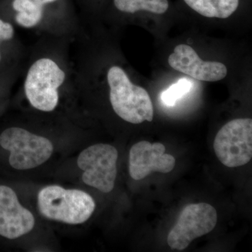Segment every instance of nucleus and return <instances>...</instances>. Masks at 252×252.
Wrapping results in <instances>:
<instances>
[{
  "instance_id": "423d86ee",
  "label": "nucleus",
  "mask_w": 252,
  "mask_h": 252,
  "mask_svg": "<svg viewBox=\"0 0 252 252\" xmlns=\"http://www.w3.org/2000/svg\"><path fill=\"white\" fill-rule=\"evenodd\" d=\"M117 149L110 144H97L84 149L77 159L78 166L84 170L82 180L102 193L112 191L117 179Z\"/></svg>"
},
{
  "instance_id": "4468645a",
  "label": "nucleus",
  "mask_w": 252,
  "mask_h": 252,
  "mask_svg": "<svg viewBox=\"0 0 252 252\" xmlns=\"http://www.w3.org/2000/svg\"><path fill=\"white\" fill-rule=\"evenodd\" d=\"M15 31L14 26L9 21L0 18V39L11 41L14 39Z\"/></svg>"
},
{
  "instance_id": "39448f33",
  "label": "nucleus",
  "mask_w": 252,
  "mask_h": 252,
  "mask_svg": "<svg viewBox=\"0 0 252 252\" xmlns=\"http://www.w3.org/2000/svg\"><path fill=\"white\" fill-rule=\"evenodd\" d=\"M215 154L223 165L236 167L246 165L252 158V120L230 121L219 131L214 142Z\"/></svg>"
},
{
  "instance_id": "20e7f679",
  "label": "nucleus",
  "mask_w": 252,
  "mask_h": 252,
  "mask_svg": "<svg viewBox=\"0 0 252 252\" xmlns=\"http://www.w3.org/2000/svg\"><path fill=\"white\" fill-rule=\"evenodd\" d=\"M64 80L65 73L54 60H36L30 67L25 81L26 97L34 108L52 112L59 104V89Z\"/></svg>"
},
{
  "instance_id": "1a4fd4ad",
  "label": "nucleus",
  "mask_w": 252,
  "mask_h": 252,
  "mask_svg": "<svg viewBox=\"0 0 252 252\" xmlns=\"http://www.w3.org/2000/svg\"><path fill=\"white\" fill-rule=\"evenodd\" d=\"M168 63L175 70L197 80L215 82L224 79L227 68L223 63L204 61L195 50L187 44H180L169 56Z\"/></svg>"
},
{
  "instance_id": "0eeeda50",
  "label": "nucleus",
  "mask_w": 252,
  "mask_h": 252,
  "mask_svg": "<svg viewBox=\"0 0 252 252\" xmlns=\"http://www.w3.org/2000/svg\"><path fill=\"white\" fill-rule=\"evenodd\" d=\"M217 222V210L210 204L187 205L169 233L167 244L173 250H185L194 240L210 233Z\"/></svg>"
},
{
  "instance_id": "f8f14e48",
  "label": "nucleus",
  "mask_w": 252,
  "mask_h": 252,
  "mask_svg": "<svg viewBox=\"0 0 252 252\" xmlns=\"http://www.w3.org/2000/svg\"><path fill=\"white\" fill-rule=\"evenodd\" d=\"M119 11L134 14L139 11H147L153 14H162L168 9L167 0H114Z\"/></svg>"
},
{
  "instance_id": "ddd939ff",
  "label": "nucleus",
  "mask_w": 252,
  "mask_h": 252,
  "mask_svg": "<svg viewBox=\"0 0 252 252\" xmlns=\"http://www.w3.org/2000/svg\"><path fill=\"white\" fill-rule=\"evenodd\" d=\"M192 88V82L189 79L182 78L167 90L160 94V99L165 105L174 106L177 100L188 94Z\"/></svg>"
},
{
  "instance_id": "f03ea898",
  "label": "nucleus",
  "mask_w": 252,
  "mask_h": 252,
  "mask_svg": "<svg viewBox=\"0 0 252 252\" xmlns=\"http://www.w3.org/2000/svg\"><path fill=\"white\" fill-rule=\"evenodd\" d=\"M107 82L112 108L123 120L132 124L153 121V104L148 93L132 84L122 67L109 68Z\"/></svg>"
},
{
  "instance_id": "dca6fc26",
  "label": "nucleus",
  "mask_w": 252,
  "mask_h": 252,
  "mask_svg": "<svg viewBox=\"0 0 252 252\" xmlns=\"http://www.w3.org/2000/svg\"><path fill=\"white\" fill-rule=\"evenodd\" d=\"M0 89H1V88H0Z\"/></svg>"
},
{
  "instance_id": "7ed1b4c3",
  "label": "nucleus",
  "mask_w": 252,
  "mask_h": 252,
  "mask_svg": "<svg viewBox=\"0 0 252 252\" xmlns=\"http://www.w3.org/2000/svg\"><path fill=\"white\" fill-rule=\"evenodd\" d=\"M0 149L8 152L11 168L26 170L42 165L52 156V142L26 129L10 126L0 131Z\"/></svg>"
},
{
  "instance_id": "9d476101",
  "label": "nucleus",
  "mask_w": 252,
  "mask_h": 252,
  "mask_svg": "<svg viewBox=\"0 0 252 252\" xmlns=\"http://www.w3.org/2000/svg\"><path fill=\"white\" fill-rule=\"evenodd\" d=\"M199 14L207 18H227L236 11L239 0H184Z\"/></svg>"
},
{
  "instance_id": "9b49d317",
  "label": "nucleus",
  "mask_w": 252,
  "mask_h": 252,
  "mask_svg": "<svg viewBox=\"0 0 252 252\" xmlns=\"http://www.w3.org/2000/svg\"><path fill=\"white\" fill-rule=\"evenodd\" d=\"M12 7L16 12L15 21L21 27H35L42 19L43 6L29 0H14Z\"/></svg>"
},
{
  "instance_id": "f257e3e1",
  "label": "nucleus",
  "mask_w": 252,
  "mask_h": 252,
  "mask_svg": "<svg viewBox=\"0 0 252 252\" xmlns=\"http://www.w3.org/2000/svg\"><path fill=\"white\" fill-rule=\"evenodd\" d=\"M38 208L48 220L76 225L84 223L95 208L94 198L79 189L48 186L38 194Z\"/></svg>"
},
{
  "instance_id": "6e6552de",
  "label": "nucleus",
  "mask_w": 252,
  "mask_h": 252,
  "mask_svg": "<svg viewBox=\"0 0 252 252\" xmlns=\"http://www.w3.org/2000/svg\"><path fill=\"white\" fill-rule=\"evenodd\" d=\"M175 164V157L165 154V147L161 143L141 141L131 147L129 173L133 180H143L154 172L169 173Z\"/></svg>"
},
{
  "instance_id": "2eb2a0df",
  "label": "nucleus",
  "mask_w": 252,
  "mask_h": 252,
  "mask_svg": "<svg viewBox=\"0 0 252 252\" xmlns=\"http://www.w3.org/2000/svg\"><path fill=\"white\" fill-rule=\"evenodd\" d=\"M29 1H32L36 4L41 5V6H44V5L49 4V3L54 2L56 0H29Z\"/></svg>"
}]
</instances>
